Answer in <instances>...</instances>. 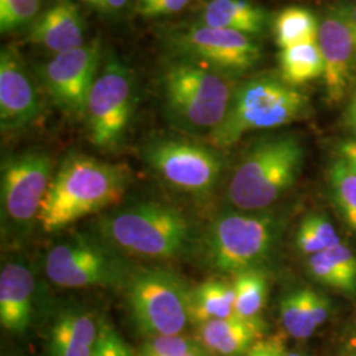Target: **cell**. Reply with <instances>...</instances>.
<instances>
[{
	"label": "cell",
	"mask_w": 356,
	"mask_h": 356,
	"mask_svg": "<svg viewBox=\"0 0 356 356\" xmlns=\"http://www.w3.org/2000/svg\"><path fill=\"white\" fill-rule=\"evenodd\" d=\"M124 289L132 321L147 338L182 334L191 322V289L172 270L134 272Z\"/></svg>",
	"instance_id": "cell-7"
},
{
	"label": "cell",
	"mask_w": 356,
	"mask_h": 356,
	"mask_svg": "<svg viewBox=\"0 0 356 356\" xmlns=\"http://www.w3.org/2000/svg\"><path fill=\"white\" fill-rule=\"evenodd\" d=\"M305 160L302 141L281 134L257 141L243 156L229 179V204L241 211L259 213L276 204L292 188Z\"/></svg>",
	"instance_id": "cell-3"
},
{
	"label": "cell",
	"mask_w": 356,
	"mask_h": 356,
	"mask_svg": "<svg viewBox=\"0 0 356 356\" xmlns=\"http://www.w3.org/2000/svg\"><path fill=\"white\" fill-rule=\"evenodd\" d=\"M36 279L22 260L3 264L0 272V323L4 330L24 334L32 321Z\"/></svg>",
	"instance_id": "cell-16"
},
{
	"label": "cell",
	"mask_w": 356,
	"mask_h": 356,
	"mask_svg": "<svg viewBox=\"0 0 356 356\" xmlns=\"http://www.w3.org/2000/svg\"><path fill=\"white\" fill-rule=\"evenodd\" d=\"M264 330L266 325L261 318L234 316L198 325L195 339L213 356H244Z\"/></svg>",
	"instance_id": "cell-18"
},
{
	"label": "cell",
	"mask_w": 356,
	"mask_h": 356,
	"mask_svg": "<svg viewBox=\"0 0 356 356\" xmlns=\"http://www.w3.org/2000/svg\"><path fill=\"white\" fill-rule=\"evenodd\" d=\"M185 356H213L206 348H204V346L201 343H198V346H195L193 350H191V353H188Z\"/></svg>",
	"instance_id": "cell-38"
},
{
	"label": "cell",
	"mask_w": 356,
	"mask_h": 356,
	"mask_svg": "<svg viewBox=\"0 0 356 356\" xmlns=\"http://www.w3.org/2000/svg\"><path fill=\"white\" fill-rule=\"evenodd\" d=\"M286 356H305L302 355V354H298V353H288Z\"/></svg>",
	"instance_id": "cell-40"
},
{
	"label": "cell",
	"mask_w": 356,
	"mask_h": 356,
	"mask_svg": "<svg viewBox=\"0 0 356 356\" xmlns=\"http://www.w3.org/2000/svg\"><path fill=\"white\" fill-rule=\"evenodd\" d=\"M341 242L332 222L323 214L305 216L296 231V247L306 257L319 254Z\"/></svg>",
	"instance_id": "cell-27"
},
{
	"label": "cell",
	"mask_w": 356,
	"mask_h": 356,
	"mask_svg": "<svg viewBox=\"0 0 356 356\" xmlns=\"http://www.w3.org/2000/svg\"><path fill=\"white\" fill-rule=\"evenodd\" d=\"M41 103L33 81L17 51L0 53V126L3 132L29 126L38 119Z\"/></svg>",
	"instance_id": "cell-14"
},
{
	"label": "cell",
	"mask_w": 356,
	"mask_h": 356,
	"mask_svg": "<svg viewBox=\"0 0 356 356\" xmlns=\"http://www.w3.org/2000/svg\"><path fill=\"white\" fill-rule=\"evenodd\" d=\"M236 86L229 73L189 60L168 65L161 92L168 120L191 135H210L229 110Z\"/></svg>",
	"instance_id": "cell-2"
},
{
	"label": "cell",
	"mask_w": 356,
	"mask_h": 356,
	"mask_svg": "<svg viewBox=\"0 0 356 356\" xmlns=\"http://www.w3.org/2000/svg\"><path fill=\"white\" fill-rule=\"evenodd\" d=\"M101 60L98 41L56 54L44 66L42 79L54 103L70 116L83 118Z\"/></svg>",
	"instance_id": "cell-13"
},
{
	"label": "cell",
	"mask_w": 356,
	"mask_h": 356,
	"mask_svg": "<svg viewBox=\"0 0 356 356\" xmlns=\"http://www.w3.org/2000/svg\"><path fill=\"white\" fill-rule=\"evenodd\" d=\"M198 343L195 338L184 334L152 337L143 343L138 356H185Z\"/></svg>",
	"instance_id": "cell-29"
},
{
	"label": "cell",
	"mask_w": 356,
	"mask_h": 356,
	"mask_svg": "<svg viewBox=\"0 0 356 356\" xmlns=\"http://www.w3.org/2000/svg\"><path fill=\"white\" fill-rule=\"evenodd\" d=\"M337 153H338V159H341L344 164L356 175V138L339 143Z\"/></svg>",
	"instance_id": "cell-34"
},
{
	"label": "cell",
	"mask_w": 356,
	"mask_h": 356,
	"mask_svg": "<svg viewBox=\"0 0 356 356\" xmlns=\"http://www.w3.org/2000/svg\"><path fill=\"white\" fill-rule=\"evenodd\" d=\"M319 51L323 58V82L331 102L342 101L353 76L356 42L341 10L327 13L319 23Z\"/></svg>",
	"instance_id": "cell-15"
},
{
	"label": "cell",
	"mask_w": 356,
	"mask_h": 356,
	"mask_svg": "<svg viewBox=\"0 0 356 356\" xmlns=\"http://www.w3.org/2000/svg\"><path fill=\"white\" fill-rule=\"evenodd\" d=\"M1 356H13V355H11V354H3V355Z\"/></svg>",
	"instance_id": "cell-41"
},
{
	"label": "cell",
	"mask_w": 356,
	"mask_h": 356,
	"mask_svg": "<svg viewBox=\"0 0 356 356\" xmlns=\"http://www.w3.org/2000/svg\"><path fill=\"white\" fill-rule=\"evenodd\" d=\"M279 63L281 79L294 88L323 76V58L318 42H307L281 49Z\"/></svg>",
	"instance_id": "cell-24"
},
{
	"label": "cell",
	"mask_w": 356,
	"mask_h": 356,
	"mask_svg": "<svg viewBox=\"0 0 356 356\" xmlns=\"http://www.w3.org/2000/svg\"><path fill=\"white\" fill-rule=\"evenodd\" d=\"M309 108V99L298 88L276 76H256L236 86L225 119L207 136L209 143L226 149L250 132L297 122Z\"/></svg>",
	"instance_id": "cell-5"
},
{
	"label": "cell",
	"mask_w": 356,
	"mask_h": 356,
	"mask_svg": "<svg viewBox=\"0 0 356 356\" xmlns=\"http://www.w3.org/2000/svg\"><path fill=\"white\" fill-rule=\"evenodd\" d=\"M282 226L279 216L260 211L216 216L204 232L206 261L218 272L231 275L257 269L276 247Z\"/></svg>",
	"instance_id": "cell-6"
},
{
	"label": "cell",
	"mask_w": 356,
	"mask_h": 356,
	"mask_svg": "<svg viewBox=\"0 0 356 356\" xmlns=\"http://www.w3.org/2000/svg\"><path fill=\"white\" fill-rule=\"evenodd\" d=\"M29 41L56 54L85 45V22L78 7L70 0L57 1L36 20Z\"/></svg>",
	"instance_id": "cell-17"
},
{
	"label": "cell",
	"mask_w": 356,
	"mask_h": 356,
	"mask_svg": "<svg viewBox=\"0 0 356 356\" xmlns=\"http://www.w3.org/2000/svg\"><path fill=\"white\" fill-rule=\"evenodd\" d=\"M144 159L161 179L177 191L206 195L222 173V157L213 148L176 139L151 143Z\"/></svg>",
	"instance_id": "cell-11"
},
{
	"label": "cell",
	"mask_w": 356,
	"mask_h": 356,
	"mask_svg": "<svg viewBox=\"0 0 356 356\" xmlns=\"http://www.w3.org/2000/svg\"><path fill=\"white\" fill-rule=\"evenodd\" d=\"M82 1L88 3L90 6H92L101 11H104V0H82Z\"/></svg>",
	"instance_id": "cell-39"
},
{
	"label": "cell",
	"mask_w": 356,
	"mask_h": 356,
	"mask_svg": "<svg viewBox=\"0 0 356 356\" xmlns=\"http://www.w3.org/2000/svg\"><path fill=\"white\" fill-rule=\"evenodd\" d=\"M91 356H134L127 343L106 321L99 322V332Z\"/></svg>",
	"instance_id": "cell-31"
},
{
	"label": "cell",
	"mask_w": 356,
	"mask_h": 356,
	"mask_svg": "<svg viewBox=\"0 0 356 356\" xmlns=\"http://www.w3.org/2000/svg\"><path fill=\"white\" fill-rule=\"evenodd\" d=\"M128 0H104V11L106 13H118L123 10Z\"/></svg>",
	"instance_id": "cell-37"
},
{
	"label": "cell",
	"mask_w": 356,
	"mask_h": 356,
	"mask_svg": "<svg viewBox=\"0 0 356 356\" xmlns=\"http://www.w3.org/2000/svg\"><path fill=\"white\" fill-rule=\"evenodd\" d=\"M99 323L79 309H67L57 316L48 338L49 356H91Z\"/></svg>",
	"instance_id": "cell-19"
},
{
	"label": "cell",
	"mask_w": 356,
	"mask_h": 356,
	"mask_svg": "<svg viewBox=\"0 0 356 356\" xmlns=\"http://www.w3.org/2000/svg\"><path fill=\"white\" fill-rule=\"evenodd\" d=\"M329 314L330 301L313 289H297L281 300V321L294 339L310 338L327 321Z\"/></svg>",
	"instance_id": "cell-20"
},
{
	"label": "cell",
	"mask_w": 356,
	"mask_h": 356,
	"mask_svg": "<svg viewBox=\"0 0 356 356\" xmlns=\"http://www.w3.org/2000/svg\"><path fill=\"white\" fill-rule=\"evenodd\" d=\"M232 288L235 294V316L242 318H260L267 300L268 281L259 269H248L234 275Z\"/></svg>",
	"instance_id": "cell-26"
},
{
	"label": "cell",
	"mask_w": 356,
	"mask_h": 356,
	"mask_svg": "<svg viewBox=\"0 0 356 356\" xmlns=\"http://www.w3.org/2000/svg\"><path fill=\"white\" fill-rule=\"evenodd\" d=\"M40 0H0V31L7 33L28 24L38 13Z\"/></svg>",
	"instance_id": "cell-30"
},
{
	"label": "cell",
	"mask_w": 356,
	"mask_h": 356,
	"mask_svg": "<svg viewBox=\"0 0 356 356\" xmlns=\"http://www.w3.org/2000/svg\"><path fill=\"white\" fill-rule=\"evenodd\" d=\"M98 231L118 252L149 259H175L191 243L189 220L178 209L160 202H140L103 216Z\"/></svg>",
	"instance_id": "cell-4"
},
{
	"label": "cell",
	"mask_w": 356,
	"mask_h": 356,
	"mask_svg": "<svg viewBox=\"0 0 356 356\" xmlns=\"http://www.w3.org/2000/svg\"><path fill=\"white\" fill-rule=\"evenodd\" d=\"M341 13H343L346 22L348 23V26L351 28L356 42V4L346 6V7H343V8L341 10Z\"/></svg>",
	"instance_id": "cell-36"
},
{
	"label": "cell",
	"mask_w": 356,
	"mask_h": 356,
	"mask_svg": "<svg viewBox=\"0 0 356 356\" xmlns=\"http://www.w3.org/2000/svg\"><path fill=\"white\" fill-rule=\"evenodd\" d=\"M285 343L280 337L260 338L244 356H286Z\"/></svg>",
	"instance_id": "cell-33"
},
{
	"label": "cell",
	"mask_w": 356,
	"mask_h": 356,
	"mask_svg": "<svg viewBox=\"0 0 356 356\" xmlns=\"http://www.w3.org/2000/svg\"><path fill=\"white\" fill-rule=\"evenodd\" d=\"M318 32L317 17L304 7H288L275 20V38L280 49L317 42Z\"/></svg>",
	"instance_id": "cell-25"
},
{
	"label": "cell",
	"mask_w": 356,
	"mask_h": 356,
	"mask_svg": "<svg viewBox=\"0 0 356 356\" xmlns=\"http://www.w3.org/2000/svg\"><path fill=\"white\" fill-rule=\"evenodd\" d=\"M53 176V161L45 152L31 151L4 159L0 177L3 225L19 232L31 229Z\"/></svg>",
	"instance_id": "cell-10"
},
{
	"label": "cell",
	"mask_w": 356,
	"mask_h": 356,
	"mask_svg": "<svg viewBox=\"0 0 356 356\" xmlns=\"http://www.w3.org/2000/svg\"><path fill=\"white\" fill-rule=\"evenodd\" d=\"M232 282L211 279L201 282L191 292V322L197 326L235 316Z\"/></svg>",
	"instance_id": "cell-23"
},
{
	"label": "cell",
	"mask_w": 356,
	"mask_h": 356,
	"mask_svg": "<svg viewBox=\"0 0 356 356\" xmlns=\"http://www.w3.org/2000/svg\"><path fill=\"white\" fill-rule=\"evenodd\" d=\"M268 15L250 0H210L201 15V24L256 36L266 31Z\"/></svg>",
	"instance_id": "cell-22"
},
{
	"label": "cell",
	"mask_w": 356,
	"mask_h": 356,
	"mask_svg": "<svg viewBox=\"0 0 356 356\" xmlns=\"http://www.w3.org/2000/svg\"><path fill=\"white\" fill-rule=\"evenodd\" d=\"M135 107V86L127 66L108 58L97 76L85 108L89 139L101 149L124 139Z\"/></svg>",
	"instance_id": "cell-9"
},
{
	"label": "cell",
	"mask_w": 356,
	"mask_h": 356,
	"mask_svg": "<svg viewBox=\"0 0 356 356\" xmlns=\"http://www.w3.org/2000/svg\"><path fill=\"white\" fill-rule=\"evenodd\" d=\"M306 268L314 280L331 289L355 296L356 252L346 243L306 257Z\"/></svg>",
	"instance_id": "cell-21"
},
{
	"label": "cell",
	"mask_w": 356,
	"mask_h": 356,
	"mask_svg": "<svg viewBox=\"0 0 356 356\" xmlns=\"http://www.w3.org/2000/svg\"><path fill=\"white\" fill-rule=\"evenodd\" d=\"M44 269L53 284L67 289L126 286L134 273L120 252L107 243L81 235L51 247Z\"/></svg>",
	"instance_id": "cell-8"
},
{
	"label": "cell",
	"mask_w": 356,
	"mask_h": 356,
	"mask_svg": "<svg viewBox=\"0 0 356 356\" xmlns=\"http://www.w3.org/2000/svg\"><path fill=\"white\" fill-rule=\"evenodd\" d=\"M129 179L126 166L99 161L86 154H70L51 178L38 222L45 232L66 229L122 201Z\"/></svg>",
	"instance_id": "cell-1"
},
{
	"label": "cell",
	"mask_w": 356,
	"mask_h": 356,
	"mask_svg": "<svg viewBox=\"0 0 356 356\" xmlns=\"http://www.w3.org/2000/svg\"><path fill=\"white\" fill-rule=\"evenodd\" d=\"M170 45L181 58L229 74L252 69L261 57L260 47L250 36L201 23L176 31Z\"/></svg>",
	"instance_id": "cell-12"
},
{
	"label": "cell",
	"mask_w": 356,
	"mask_h": 356,
	"mask_svg": "<svg viewBox=\"0 0 356 356\" xmlns=\"http://www.w3.org/2000/svg\"><path fill=\"white\" fill-rule=\"evenodd\" d=\"M344 120H346V126L350 128L356 136V91L348 102L346 114H344Z\"/></svg>",
	"instance_id": "cell-35"
},
{
	"label": "cell",
	"mask_w": 356,
	"mask_h": 356,
	"mask_svg": "<svg viewBox=\"0 0 356 356\" xmlns=\"http://www.w3.org/2000/svg\"><path fill=\"white\" fill-rule=\"evenodd\" d=\"M329 186L334 204L356 234V175L338 157L329 168Z\"/></svg>",
	"instance_id": "cell-28"
},
{
	"label": "cell",
	"mask_w": 356,
	"mask_h": 356,
	"mask_svg": "<svg viewBox=\"0 0 356 356\" xmlns=\"http://www.w3.org/2000/svg\"><path fill=\"white\" fill-rule=\"evenodd\" d=\"M191 0H138V13L145 17L165 16L182 11Z\"/></svg>",
	"instance_id": "cell-32"
}]
</instances>
